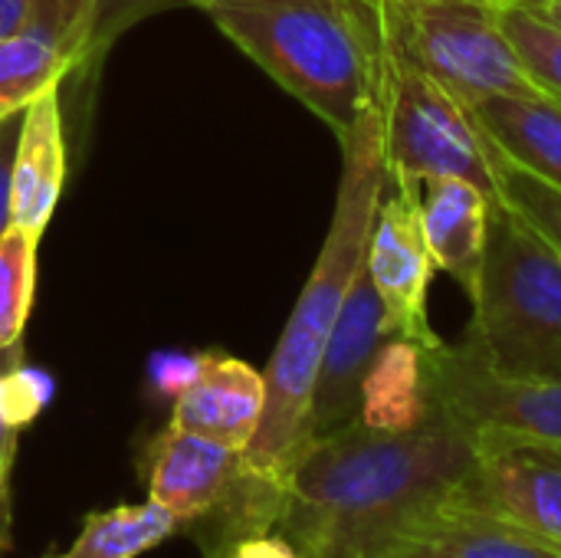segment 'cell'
Here are the masks:
<instances>
[{
	"mask_svg": "<svg viewBox=\"0 0 561 558\" xmlns=\"http://www.w3.org/2000/svg\"><path fill=\"white\" fill-rule=\"evenodd\" d=\"M477 467V437L431 405L411 431L352 421L312 437L286 474L276 520L302 558H375Z\"/></svg>",
	"mask_w": 561,
	"mask_h": 558,
	"instance_id": "obj_1",
	"label": "cell"
},
{
	"mask_svg": "<svg viewBox=\"0 0 561 558\" xmlns=\"http://www.w3.org/2000/svg\"><path fill=\"white\" fill-rule=\"evenodd\" d=\"M339 145H342V178H339L335 214L325 243L319 250V260L263 372L266 408L250 447L243 451L247 464L256 474L279 483H286L289 467L312 441V395H316L319 365L329 335L335 329V319L348 299V289L365 266L368 234L388 187L381 99H375L358 115L355 128Z\"/></svg>",
	"mask_w": 561,
	"mask_h": 558,
	"instance_id": "obj_2",
	"label": "cell"
},
{
	"mask_svg": "<svg viewBox=\"0 0 561 558\" xmlns=\"http://www.w3.org/2000/svg\"><path fill=\"white\" fill-rule=\"evenodd\" d=\"M342 141L381 92L378 0H187Z\"/></svg>",
	"mask_w": 561,
	"mask_h": 558,
	"instance_id": "obj_3",
	"label": "cell"
},
{
	"mask_svg": "<svg viewBox=\"0 0 561 558\" xmlns=\"http://www.w3.org/2000/svg\"><path fill=\"white\" fill-rule=\"evenodd\" d=\"M460 339L506 378L561 382V250L503 197L490 210L486 257Z\"/></svg>",
	"mask_w": 561,
	"mask_h": 558,
	"instance_id": "obj_4",
	"label": "cell"
},
{
	"mask_svg": "<svg viewBox=\"0 0 561 558\" xmlns=\"http://www.w3.org/2000/svg\"><path fill=\"white\" fill-rule=\"evenodd\" d=\"M391 53L437 79L467 105L542 92L503 26L500 0H378Z\"/></svg>",
	"mask_w": 561,
	"mask_h": 558,
	"instance_id": "obj_5",
	"label": "cell"
},
{
	"mask_svg": "<svg viewBox=\"0 0 561 558\" xmlns=\"http://www.w3.org/2000/svg\"><path fill=\"white\" fill-rule=\"evenodd\" d=\"M381 135L391 187L463 178L490 194L496 187V145L473 105L385 46L381 56Z\"/></svg>",
	"mask_w": 561,
	"mask_h": 558,
	"instance_id": "obj_6",
	"label": "cell"
},
{
	"mask_svg": "<svg viewBox=\"0 0 561 558\" xmlns=\"http://www.w3.org/2000/svg\"><path fill=\"white\" fill-rule=\"evenodd\" d=\"M427 398L470 434H506L561 447V382L506 378L463 342L421 349Z\"/></svg>",
	"mask_w": 561,
	"mask_h": 558,
	"instance_id": "obj_7",
	"label": "cell"
},
{
	"mask_svg": "<svg viewBox=\"0 0 561 558\" xmlns=\"http://www.w3.org/2000/svg\"><path fill=\"white\" fill-rule=\"evenodd\" d=\"M365 273L381 299L388 329L398 339L414 342L424 352L444 342L427 312L437 266L421 230V187H394L381 197L368 234Z\"/></svg>",
	"mask_w": 561,
	"mask_h": 558,
	"instance_id": "obj_8",
	"label": "cell"
},
{
	"mask_svg": "<svg viewBox=\"0 0 561 558\" xmlns=\"http://www.w3.org/2000/svg\"><path fill=\"white\" fill-rule=\"evenodd\" d=\"M473 437L477 467L467 480L470 493L490 513L561 549V447L506 434Z\"/></svg>",
	"mask_w": 561,
	"mask_h": 558,
	"instance_id": "obj_9",
	"label": "cell"
},
{
	"mask_svg": "<svg viewBox=\"0 0 561 558\" xmlns=\"http://www.w3.org/2000/svg\"><path fill=\"white\" fill-rule=\"evenodd\" d=\"M388 339H394V332L388 329L381 299L362 266L335 319V329L329 335V345L319 365L316 395H312V437L332 434L358 421L365 375L375 365Z\"/></svg>",
	"mask_w": 561,
	"mask_h": 558,
	"instance_id": "obj_10",
	"label": "cell"
},
{
	"mask_svg": "<svg viewBox=\"0 0 561 558\" xmlns=\"http://www.w3.org/2000/svg\"><path fill=\"white\" fill-rule=\"evenodd\" d=\"M375 558H561V549L490 513L463 483Z\"/></svg>",
	"mask_w": 561,
	"mask_h": 558,
	"instance_id": "obj_11",
	"label": "cell"
},
{
	"mask_svg": "<svg viewBox=\"0 0 561 558\" xmlns=\"http://www.w3.org/2000/svg\"><path fill=\"white\" fill-rule=\"evenodd\" d=\"M266 408V378L227 355H201L171 405V428L247 451Z\"/></svg>",
	"mask_w": 561,
	"mask_h": 558,
	"instance_id": "obj_12",
	"label": "cell"
},
{
	"mask_svg": "<svg viewBox=\"0 0 561 558\" xmlns=\"http://www.w3.org/2000/svg\"><path fill=\"white\" fill-rule=\"evenodd\" d=\"M500 194L463 178L427 181L421 187V230L434 266L470 296L480 280L490 237V210Z\"/></svg>",
	"mask_w": 561,
	"mask_h": 558,
	"instance_id": "obj_13",
	"label": "cell"
},
{
	"mask_svg": "<svg viewBox=\"0 0 561 558\" xmlns=\"http://www.w3.org/2000/svg\"><path fill=\"white\" fill-rule=\"evenodd\" d=\"M66 181L59 92H39L26 109L13 151V227L43 237Z\"/></svg>",
	"mask_w": 561,
	"mask_h": 558,
	"instance_id": "obj_14",
	"label": "cell"
},
{
	"mask_svg": "<svg viewBox=\"0 0 561 558\" xmlns=\"http://www.w3.org/2000/svg\"><path fill=\"white\" fill-rule=\"evenodd\" d=\"M500 155L561 187V102L536 95H493L473 105Z\"/></svg>",
	"mask_w": 561,
	"mask_h": 558,
	"instance_id": "obj_15",
	"label": "cell"
},
{
	"mask_svg": "<svg viewBox=\"0 0 561 558\" xmlns=\"http://www.w3.org/2000/svg\"><path fill=\"white\" fill-rule=\"evenodd\" d=\"M431 414L424 355L414 342L388 339L362 385L358 421L375 431H411Z\"/></svg>",
	"mask_w": 561,
	"mask_h": 558,
	"instance_id": "obj_16",
	"label": "cell"
},
{
	"mask_svg": "<svg viewBox=\"0 0 561 558\" xmlns=\"http://www.w3.org/2000/svg\"><path fill=\"white\" fill-rule=\"evenodd\" d=\"M178 529L181 523L161 503H125L89 513L66 553H46L43 558H138L158 549Z\"/></svg>",
	"mask_w": 561,
	"mask_h": 558,
	"instance_id": "obj_17",
	"label": "cell"
},
{
	"mask_svg": "<svg viewBox=\"0 0 561 558\" xmlns=\"http://www.w3.org/2000/svg\"><path fill=\"white\" fill-rule=\"evenodd\" d=\"M36 243L39 237L20 227H10L0 237V349L23 342V329L33 309Z\"/></svg>",
	"mask_w": 561,
	"mask_h": 558,
	"instance_id": "obj_18",
	"label": "cell"
},
{
	"mask_svg": "<svg viewBox=\"0 0 561 558\" xmlns=\"http://www.w3.org/2000/svg\"><path fill=\"white\" fill-rule=\"evenodd\" d=\"M503 26L519 49V59L526 62L533 82L561 102V26L549 23L526 3H506Z\"/></svg>",
	"mask_w": 561,
	"mask_h": 558,
	"instance_id": "obj_19",
	"label": "cell"
},
{
	"mask_svg": "<svg viewBox=\"0 0 561 558\" xmlns=\"http://www.w3.org/2000/svg\"><path fill=\"white\" fill-rule=\"evenodd\" d=\"M493 171H496L500 197L513 210H519L536 230H542L561 250V187L536 178V174H529V171H523L519 164H513L500 151L493 158Z\"/></svg>",
	"mask_w": 561,
	"mask_h": 558,
	"instance_id": "obj_20",
	"label": "cell"
},
{
	"mask_svg": "<svg viewBox=\"0 0 561 558\" xmlns=\"http://www.w3.org/2000/svg\"><path fill=\"white\" fill-rule=\"evenodd\" d=\"M20 362H23V342L0 349V388H3L7 372ZM16 437H20V428L10 424V418L3 411V398H0V556L10 546V470H13V457H16Z\"/></svg>",
	"mask_w": 561,
	"mask_h": 558,
	"instance_id": "obj_21",
	"label": "cell"
},
{
	"mask_svg": "<svg viewBox=\"0 0 561 558\" xmlns=\"http://www.w3.org/2000/svg\"><path fill=\"white\" fill-rule=\"evenodd\" d=\"M23 112L0 118V237L13 227V151Z\"/></svg>",
	"mask_w": 561,
	"mask_h": 558,
	"instance_id": "obj_22",
	"label": "cell"
},
{
	"mask_svg": "<svg viewBox=\"0 0 561 558\" xmlns=\"http://www.w3.org/2000/svg\"><path fill=\"white\" fill-rule=\"evenodd\" d=\"M207 558H302L296 553V546L276 533V529H263V533H247L237 543H230L227 549L214 553Z\"/></svg>",
	"mask_w": 561,
	"mask_h": 558,
	"instance_id": "obj_23",
	"label": "cell"
},
{
	"mask_svg": "<svg viewBox=\"0 0 561 558\" xmlns=\"http://www.w3.org/2000/svg\"><path fill=\"white\" fill-rule=\"evenodd\" d=\"M33 3L36 0H0V39H7L26 23V16L33 13Z\"/></svg>",
	"mask_w": 561,
	"mask_h": 558,
	"instance_id": "obj_24",
	"label": "cell"
},
{
	"mask_svg": "<svg viewBox=\"0 0 561 558\" xmlns=\"http://www.w3.org/2000/svg\"><path fill=\"white\" fill-rule=\"evenodd\" d=\"M526 7H533L539 16H546L549 23L561 26V0H523Z\"/></svg>",
	"mask_w": 561,
	"mask_h": 558,
	"instance_id": "obj_25",
	"label": "cell"
},
{
	"mask_svg": "<svg viewBox=\"0 0 561 558\" xmlns=\"http://www.w3.org/2000/svg\"><path fill=\"white\" fill-rule=\"evenodd\" d=\"M500 3H523V0H500Z\"/></svg>",
	"mask_w": 561,
	"mask_h": 558,
	"instance_id": "obj_26",
	"label": "cell"
}]
</instances>
